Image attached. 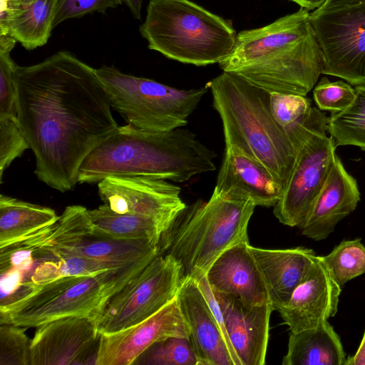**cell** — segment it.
Masks as SVG:
<instances>
[{"label":"cell","mask_w":365,"mask_h":365,"mask_svg":"<svg viewBox=\"0 0 365 365\" xmlns=\"http://www.w3.org/2000/svg\"><path fill=\"white\" fill-rule=\"evenodd\" d=\"M17 118L34 153L37 178L61 192L78 183L80 165L119 127L95 68L68 51L16 66Z\"/></svg>","instance_id":"6da1fadb"},{"label":"cell","mask_w":365,"mask_h":365,"mask_svg":"<svg viewBox=\"0 0 365 365\" xmlns=\"http://www.w3.org/2000/svg\"><path fill=\"white\" fill-rule=\"evenodd\" d=\"M219 66L269 93L306 96L324 67L309 10L301 7L267 26L239 32Z\"/></svg>","instance_id":"7a4b0ae2"},{"label":"cell","mask_w":365,"mask_h":365,"mask_svg":"<svg viewBox=\"0 0 365 365\" xmlns=\"http://www.w3.org/2000/svg\"><path fill=\"white\" fill-rule=\"evenodd\" d=\"M206 86L222 120L225 147L235 146L262 163L284 189L299 150L322 112L312 107L307 117L288 131L272 114L270 93L241 76L223 71Z\"/></svg>","instance_id":"3957f363"},{"label":"cell","mask_w":365,"mask_h":365,"mask_svg":"<svg viewBox=\"0 0 365 365\" xmlns=\"http://www.w3.org/2000/svg\"><path fill=\"white\" fill-rule=\"evenodd\" d=\"M216 153L187 129L151 131L119 126L80 165L78 183L110 176H145L185 182L216 169Z\"/></svg>","instance_id":"277c9868"},{"label":"cell","mask_w":365,"mask_h":365,"mask_svg":"<svg viewBox=\"0 0 365 365\" xmlns=\"http://www.w3.org/2000/svg\"><path fill=\"white\" fill-rule=\"evenodd\" d=\"M256 205L251 200L212 194L178 216L163 233L160 254H168L180 265L183 280L197 281L225 250L249 242L247 228Z\"/></svg>","instance_id":"5b68a950"},{"label":"cell","mask_w":365,"mask_h":365,"mask_svg":"<svg viewBox=\"0 0 365 365\" xmlns=\"http://www.w3.org/2000/svg\"><path fill=\"white\" fill-rule=\"evenodd\" d=\"M139 31L149 49L197 66L225 59L237 35L232 21L190 0H150Z\"/></svg>","instance_id":"8992f818"},{"label":"cell","mask_w":365,"mask_h":365,"mask_svg":"<svg viewBox=\"0 0 365 365\" xmlns=\"http://www.w3.org/2000/svg\"><path fill=\"white\" fill-rule=\"evenodd\" d=\"M149 262L148 258H143L124 267L94 276L63 277L41 284L29 280V292L0 306V324L31 328L68 317H93L110 297L138 275Z\"/></svg>","instance_id":"52a82bcc"},{"label":"cell","mask_w":365,"mask_h":365,"mask_svg":"<svg viewBox=\"0 0 365 365\" xmlns=\"http://www.w3.org/2000/svg\"><path fill=\"white\" fill-rule=\"evenodd\" d=\"M111 108L134 128L169 131L185 126L207 92V86L181 90L154 80L124 73L114 66L96 69Z\"/></svg>","instance_id":"ba28073f"},{"label":"cell","mask_w":365,"mask_h":365,"mask_svg":"<svg viewBox=\"0 0 365 365\" xmlns=\"http://www.w3.org/2000/svg\"><path fill=\"white\" fill-rule=\"evenodd\" d=\"M182 268L168 254H160L106 302L93 317L101 334L135 325L176 298L182 283Z\"/></svg>","instance_id":"9c48e42d"},{"label":"cell","mask_w":365,"mask_h":365,"mask_svg":"<svg viewBox=\"0 0 365 365\" xmlns=\"http://www.w3.org/2000/svg\"><path fill=\"white\" fill-rule=\"evenodd\" d=\"M324 57L322 74L365 83V2L310 13Z\"/></svg>","instance_id":"30bf717a"},{"label":"cell","mask_w":365,"mask_h":365,"mask_svg":"<svg viewBox=\"0 0 365 365\" xmlns=\"http://www.w3.org/2000/svg\"><path fill=\"white\" fill-rule=\"evenodd\" d=\"M324 113L301 146L274 215L283 225L300 227L323 187L336 155V143L327 136Z\"/></svg>","instance_id":"8fae6325"},{"label":"cell","mask_w":365,"mask_h":365,"mask_svg":"<svg viewBox=\"0 0 365 365\" xmlns=\"http://www.w3.org/2000/svg\"><path fill=\"white\" fill-rule=\"evenodd\" d=\"M103 202L113 211L155 218L170 225L187 207L180 188L165 179L110 176L98 182Z\"/></svg>","instance_id":"7c38bea8"},{"label":"cell","mask_w":365,"mask_h":365,"mask_svg":"<svg viewBox=\"0 0 365 365\" xmlns=\"http://www.w3.org/2000/svg\"><path fill=\"white\" fill-rule=\"evenodd\" d=\"M100 337L92 317L45 323L31 339L30 365H96Z\"/></svg>","instance_id":"4fadbf2b"},{"label":"cell","mask_w":365,"mask_h":365,"mask_svg":"<svg viewBox=\"0 0 365 365\" xmlns=\"http://www.w3.org/2000/svg\"><path fill=\"white\" fill-rule=\"evenodd\" d=\"M171 336H190L177 298L135 325L114 333L101 334L96 365L133 364L151 345Z\"/></svg>","instance_id":"5bb4252c"},{"label":"cell","mask_w":365,"mask_h":365,"mask_svg":"<svg viewBox=\"0 0 365 365\" xmlns=\"http://www.w3.org/2000/svg\"><path fill=\"white\" fill-rule=\"evenodd\" d=\"M283 191L281 182L262 163L235 146L225 147L213 193L271 207Z\"/></svg>","instance_id":"9a60e30c"},{"label":"cell","mask_w":365,"mask_h":365,"mask_svg":"<svg viewBox=\"0 0 365 365\" xmlns=\"http://www.w3.org/2000/svg\"><path fill=\"white\" fill-rule=\"evenodd\" d=\"M341 292L317 256L306 278L278 312L291 332L315 329L336 315Z\"/></svg>","instance_id":"2e32d148"},{"label":"cell","mask_w":365,"mask_h":365,"mask_svg":"<svg viewBox=\"0 0 365 365\" xmlns=\"http://www.w3.org/2000/svg\"><path fill=\"white\" fill-rule=\"evenodd\" d=\"M213 292L221 309L228 337L241 364L264 365L269 320L274 311L271 304L250 305L233 296Z\"/></svg>","instance_id":"e0dca14e"},{"label":"cell","mask_w":365,"mask_h":365,"mask_svg":"<svg viewBox=\"0 0 365 365\" xmlns=\"http://www.w3.org/2000/svg\"><path fill=\"white\" fill-rule=\"evenodd\" d=\"M198 365H238L197 281L186 278L176 297Z\"/></svg>","instance_id":"ac0fdd59"},{"label":"cell","mask_w":365,"mask_h":365,"mask_svg":"<svg viewBox=\"0 0 365 365\" xmlns=\"http://www.w3.org/2000/svg\"><path fill=\"white\" fill-rule=\"evenodd\" d=\"M359 200L356 180L336 154L328 177L299 227L302 234L315 241L327 239L338 222L355 210Z\"/></svg>","instance_id":"d6986e66"},{"label":"cell","mask_w":365,"mask_h":365,"mask_svg":"<svg viewBox=\"0 0 365 365\" xmlns=\"http://www.w3.org/2000/svg\"><path fill=\"white\" fill-rule=\"evenodd\" d=\"M249 246V242H244L225 250L205 276L213 291L233 296L250 305L269 303L265 284Z\"/></svg>","instance_id":"ffe728a7"},{"label":"cell","mask_w":365,"mask_h":365,"mask_svg":"<svg viewBox=\"0 0 365 365\" xmlns=\"http://www.w3.org/2000/svg\"><path fill=\"white\" fill-rule=\"evenodd\" d=\"M250 250L265 284L269 303L279 311L290 299L295 288L306 278L317 258L309 248L263 249Z\"/></svg>","instance_id":"44dd1931"},{"label":"cell","mask_w":365,"mask_h":365,"mask_svg":"<svg viewBox=\"0 0 365 365\" xmlns=\"http://www.w3.org/2000/svg\"><path fill=\"white\" fill-rule=\"evenodd\" d=\"M58 0H1L0 34H10L26 50L45 45Z\"/></svg>","instance_id":"7402d4cb"},{"label":"cell","mask_w":365,"mask_h":365,"mask_svg":"<svg viewBox=\"0 0 365 365\" xmlns=\"http://www.w3.org/2000/svg\"><path fill=\"white\" fill-rule=\"evenodd\" d=\"M346 354L339 334L328 322L290 332L282 365H344Z\"/></svg>","instance_id":"603a6c76"},{"label":"cell","mask_w":365,"mask_h":365,"mask_svg":"<svg viewBox=\"0 0 365 365\" xmlns=\"http://www.w3.org/2000/svg\"><path fill=\"white\" fill-rule=\"evenodd\" d=\"M58 216L54 210L0 195V249L19 244L50 227Z\"/></svg>","instance_id":"cb8c5ba5"},{"label":"cell","mask_w":365,"mask_h":365,"mask_svg":"<svg viewBox=\"0 0 365 365\" xmlns=\"http://www.w3.org/2000/svg\"><path fill=\"white\" fill-rule=\"evenodd\" d=\"M92 234L123 240H143L158 245L170 224L155 218L118 213L104 204L89 210Z\"/></svg>","instance_id":"d4e9b609"},{"label":"cell","mask_w":365,"mask_h":365,"mask_svg":"<svg viewBox=\"0 0 365 365\" xmlns=\"http://www.w3.org/2000/svg\"><path fill=\"white\" fill-rule=\"evenodd\" d=\"M92 230L89 210L81 205H71L55 223L19 244L31 248L35 259H41L75 245Z\"/></svg>","instance_id":"484cf974"},{"label":"cell","mask_w":365,"mask_h":365,"mask_svg":"<svg viewBox=\"0 0 365 365\" xmlns=\"http://www.w3.org/2000/svg\"><path fill=\"white\" fill-rule=\"evenodd\" d=\"M153 254H160L158 245L143 240H123L92 233L75 245L52 254L47 259L79 256L120 264H128Z\"/></svg>","instance_id":"4316f807"},{"label":"cell","mask_w":365,"mask_h":365,"mask_svg":"<svg viewBox=\"0 0 365 365\" xmlns=\"http://www.w3.org/2000/svg\"><path fill=\"white\" fill-rule=\"evenodd\" d=\"M356 95L344 110L333 113L327 131L336 145H355L365 151V83L355 86Z\"/></svg>","instance_id":"83f0119b"},{"label":"cell","mask_w":365,"mask_h":365,"mask_svg":"<svg viewBox=\"0 0 365 365\" xmlns=\"http://www.w3.org/2000/svg\"><path fill=\"white\" fill-rule=\"evenodd\" d=\"M38 261L29 278L35 284L45 283L63 277L94 276L130 264H115L79 256H63Z\"/></svg>","instance_id":"f1b7e54d"},{"label":"cell","mask_w":365,"mask_h":365,"mask_svg":"<svg viewBox=\"0 0 365 365\" xmlns=\"http://www.w3.org/2000/svg\"><path fill=\"white\" fill-rule=\"evenodd\" d=\"M319 257L331 277L341 287L365 274V246L360 238L343 240L329 254Z\"/></svg>","instance_id":"f546056e"},{"label":"cell","mask_w":365,"mask_h":365,"mask_svg":"<svg viewBox=\"0 0 365 365\" xmlns=\"http://www.w3.org/2000/svg\"><path fill=\"white\" fill-rule=\"evenodd\" d=\"M133 364L198 365V362L189 338L171 336L151 345Z\"/></svg>","instance_id":"4dcf8cb0"},{"label":"cell","mask_w":365,"mask_h":365,"mask_svg":"<svg viewBox=\"0 0 365 365\" xmlns=\"http://www.w3.org/2000/svg\"><path fill=\"white\" fill-rule=\"evenodd\" d=\"M269 106L276 122L288 131L303 121L312 108L304 96L279 93H270Z\"/></svg>","instance_id":"1f68e13d"},{"label":"cell","mask_w":365,"mask_h":365,"mask_svg":"<svg viewBox=\"0 0 365 365\" xmlns=\"http://www.w3.org/2000/svg\"><path fill=\"white\" fill-rule=\"evenodd\" d=\"M26 329L0 324V365H30L31 339L26 336Z\"/></svg>","instance_id":"d6a6232c"},{"label":"cell","mask_w":365,"mask_h":365,"mask_svg":"<svg viewBox=\"0 0 365 365\" xmlns=\"http://www.w3.org/2000/svg\"><path fill=\"white\" fill-rule=\"evenodd\" d=\"M30 148L18 118H0V179L4 171L24 152Z\"/></svg>","instance_id":"836d02e7"},{"label":"cell","mask_w":365,"mask_h":365,"mask_svg":"<svg viewBox=\"0 0 365 365\" xmlns=\"http://www.w3.org/2000/svg\"><path fill=\"white\" fill-rule=\"evenodd\" d=\"M355 88L342 81L331 82L322 78L313 91L317 107L322 110L340 112L346 108L354 101Z\"/></svg>","instance_id":"e575fe53"},{"label":"cell","mask_w":365,"mask_h":365,"mask_svg":"<svg viewBox=\"0 0 365 365\" xmlns=\"http://www.w3.org/2000/svg\"><path fill=\"white\" fill-rule=\"evenodd\" d=\"M122 4V0H58L53 29L67 19L81 18L93 12L104 13Z\"/></svg>","instance_id":"d590c367"},{"label":"cell","mask_w":365,"mask_h":365,"mask_svg":"<svg viewBox=\"0 0 365 365\" xmlns=\"http://www.w3.org/2000/svg\"><path fill=\"white\" fill-rule=\"evenodd\" d=\"M9 51H0V118H17L14 73L16 64Z\"/></svg>","instance_id":"8d00e7d4"},{"label":"cell","mask_w":365,"mask_h":365,"mask_svg":"<svg viewBox=\"0 0 365 365\" xmlns=\"http://www.w3.org/2000/svg\"><path fill=\"white\" fill-rule=\"evenodd\" d=\"M344 365H365V331L357 351L346 359Z\"/></svg>","instance_id":"74e56055"},{"label":"cell","mask_w":365,"mask_h":365,"mask_svg":"<svg viewBox=\"0 0 365 365\" xmlns=\"http://www.w3.org/2000/svg\"><path fill=\"white\" fill-rule=\"evenodd\" d=\"M365 2V0H327L326 3L318 10H327L337 7L352 6Z\"/></svg>","instance_id":"f35d334b"},{"label":"cell","mask_w":365,"mask_h":365,"mask_svg":"<svg viewBox=\"0 0 365 365\" xmlns=\"http://www.w3.org/2000/svg\"><path fill=\"white\" fill-rule=\"evenodd\" d=\"M123 3L127 6L130 11L133 17L136 19L140 20L141 15V7L143 0H122Z\"/></svg>","instance_id":"ab89813d"},{"label":"cell","mask_w":365,"mask_h":365,"mask_svg":"<svg viewBox=\"0 0 365 365\" xmlns=\"http://www.w3.org/2000/svg\"><path fill=\"white\" fill-rule=\"evenodd\" d=\"M302 8H304L307 10L317 9L322 7L327 0H291Z\"/></svg>","instance_id":"60d3db41"}]
</instances>
